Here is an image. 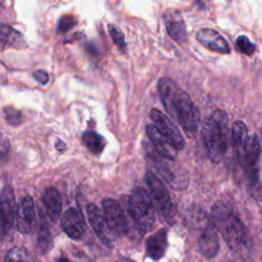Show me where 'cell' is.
I'll return each instance as SVG.
<instances>
[{
  "instance_id": "cell-1",
  "label": "cell",
  "mask_w": 262,
  "mask_h": 262,
  "mask_svg": "<svg viewBox=\"0 0 262 262\" xmlns=\"http://www.w3.org/2000/svg\"><path fill=\"white\" fill-rule=\"evenodd\" d=\"M210 218L231 251L237 254L250 251V233L237 214L226 203L215 202L211 208Z\"/></svg>"
},
{
  "instance_id": "cell-2",
  "label": "cell",
  "mask_w": 262,
  "mask_h": 262,
  "mask_svg": "<svg viewBox=\"0 0 262 262\" xmlns=\"http://www.w3.org/2000/svg\"><path fill=\"white\" fill-rule=\"evenodd\" d=\"M202 137L209 159L219 163L227 149L229 126L227 114L222 110L214 111L204 122Z\"/></svg>"
},
{
  "instance_id": "cell-3",
  "label": "cell",
  "mask_w": 262,
  "mask_h": 262,
  "mask_svg": "<svg viewBox=\"0 0 262 262\" xmlns=\"http://www.w3.org/2000/svg\"><path fill=\"white\" fill-rule=\"evenodd\" d=\"M187 223L200 253L207 259L214 258L218 253L219 243L210 215L202 208L191 207L187 213Z\"/></svg>"
},
{
  "instance_id": "cell-4",
  "label": "cell",
  "mask_w": 262,
  "mask_h": 262,
  "mask_svg": "<svg viewBox=\"0 0 262 262\" xmlns=\"http://www.w3.org/2000/svg\"><path fill=\"white\" fill-rule=\"evenodd\" d=\"M128 210L137 230L147 233L155 223V207L149 193L142 187H135L128 200Z\"/></svg>"
},
{
  "instance_id": "cell-5",
  "label": "cell",
  "mask_w": 262,
  "mask_h": 262,
  "mask_svg": "<svg viewBox=\"0 0 262 262\" xmlns=\"http://www.w3.org/2000/svg\"><path fill=\"white\" fill-rule=\"evenodd\" d=\"M260 142L256 134L248 135L245 144L236 151V158L242 166L249 186L252 189H257L259 186V158H260Z\"/></svg>"
},
{
  "instance_id": "cell-6",
  "label": "cell",
  "mask_w": 262,
  "mask_h": 262,
  "mask_svg": "<svg viewBox=\"0 0 262 262\" xmlns=\"http://www.w3.org/2000/svg\"><path fill=\"white\" fill-rule=\"evenodd\" d=\"M144 180L149 189L151 201L155 203L159 215L166 222H172L176 215V208L170 198L167 187L152 172H146Z\"/></svg>"
},
{
  "instance_id": "cell-7",
  "label": "cell",
  "mask_w": 262,
  "mask_h": 262,
  "mask_svg": "<svg viewBox=\"0 0 262 262\" xmlns=\"http://www.w3.org/2000/svg\"><path fill=\"white\" fill-rule=\"evenodd\" d=\"M188 134L194 133L200 126V112L187 92L178 89L174 101V117Z\"/></svg>"
},
{
  "instance_id": "cell-8",
  "label": "cell",
  "mask_w": 262,
  "mask_h": 262,
  "mask_svg": "<svg viewBox=\"0 0 262 262\" xmlns=\"http://www.w3.org/2000/svg\"><path fill=\"white\" fill-rule=\"evenodd\" d=\"M101 205L102 215L110 233L113 236L125 235L128 231V223L121 205L108 198L103 199Z\"/></svg>"
},
{
  "instance_id": "cell-9",
  "label": "cell",
  "mask_w": 262,
  "mask_h": 262,
  "mask_svg": "<svg viewBox=\"0 0 262 262\" xmlns=\"http://www.w3.org/2000/svg\"><path fill=\"white\" fill-rule=\"evenodd\" d=\"M149 158L159 174L173 189L181 190L186 188L188 185V177L183 170L174 167L169 163L170 160L161 157L159 154L156 155L151 152Z\"/></svg>"
},
{
  "instance_id": "cell-10",
  "label": "cell",
  "mask_w": 262,
  "mask_h": 262,
  "mask_svg": "<svg viewBox=\"0 0 262 262\" xmlns=\"http://www.w3.org/2000/svg\"><path fill=\"white\" fill-rule=\"evenodd\" d=\"M149 117L152 120L156 128L172 143L177 150H181L184 147V139L179 129L165 114L157 108H152L149 113Z\"/></svg>"
},
{
  "instance_id": "cell-11",
  "label": "cell",
  "mask_w": 262,
  "mask_h": 262,
  "mask_svg": "<svg viewBox=\"0 0 262 262\" xmlns=\"http://www.w3.org/2000/svg\"><path fill=\"white\" fill-rule=\"evenodd\" d=\"M15 198L11 186H4L0 193V226L3 235L9 231L15 220Z\"/></svg>"
},
{
  "instance_id": "cell-12",
  "label": "cell",
  "mask_w": 262,
  "mask_h": 262,
  "mask_svg": "<svg viewBox=\"0 0 262 262\" xmlns=\"http://www.w3.org/2000/svg\"><path fill=\"white\" fill-rule=\"evenodd\" d=\"M35 223V203L32 196L26 195L21 199L16 209V228L21 233H29L32 231Z\"/></svg>"
},
{
  "instance_id": "cell-13",
  "label": "cell",
  "mask_w": 262,
  "mask_h": 262,
  "mask_svg": "<svg viewBox=\"0 0 262 262\" xmlns=\"http://www.w3.org/2000/svg\"><path fill=\"white\" fill-rule=\"evenodd\" d=\"M61 228L63 232L72 239H79L85 231L83 216L80 211L74 207L69 208L61 217Z\"/></svg>"
},
{
  "instance_id": "cell-14",
  "label": "cell",
  "mask_w": 262,
  "mask_h": 262,
  "mask_svg": "<svg viewBox=\"0 0 262 262\" xmlns=\"http://www.w3.org/2000/svg\"><path fill=\"white\" fill-rule=\"evenodd\" d=\"M198 41L206 48L212 51L227 54L230 52V47L228 42L223 38V36L214 29L204 28L196 33Z\"/></svg>"
},
{
  "instance_id": "cell-15",
  "label": "cell",
  "mask_w": 262,
  "mask_h": 262,
  "mask_svg": "<svg viewBox=\"0 0 262 262\" xmlns=\"http://www.w3.org/2000/svg\"><path fill=\"white\" fill-rule=\"evenodd\" d=\"M146 134L154 144L157 152L170 161H174L177 158V149L172 143L156 128L155 125H147L145 128Z\"/></svg>"
},
{
  "instance_id": "cell-16",
  "label": "cell",
  "mask_w": 262,
  "mask_h": 262,
  "mask_svg": "<svg viewBox=\"0 0 262 262\" xmlns=\"http://www.w3.org/2000/svg\"><path fill=\"white\" fill-rule=\"evenodd\" d=\"M165 25L167 33L173 40H175L179 44H183L184 42H186L187 37L185 24L178 11L167 10L165 12Z\"/></svg>"
},
{
  "instance_id": "cell-17",
  "label": "cell",
  "mask_w": 262,
  "mask_h": 262,
  "mask_svg": "<svg viewBox=\"0 0 262 262\" xmlns=\"http://www.w3.org/2000/svg\"><path fill=\"white\" fill-rule=\"evenodd\" d=\"M87 215L90 225L92 226L94 232L100 239V242L106 247H111V241L108 237V229L104 222V218L98 207L94 204H89L87 206ZM111 234V233H110Z\"/></svg>"
},
{
  "instance_id": "cell-18",
  "label": "cell",
  "mask_w": 262,
  "mask_h": 262,
  "mask_svg": "<svg viewBox=\"0 0 262 262\" xmlns=\"http://www.w3.org/2000/svg\"><path fill=\"white\" fill-rule=\"evenodd\" d=\"M42 202L49 218L53 222L57 221L60 217L62 208V201L59 191L53 186L47 187L43 192Z\"/></svg>"
},
{
  "instance_id": "cell-19",
  "label": "cell",
  "mask_w": 262,
  "mask_h": 262,
  "mask_svg": "<svg viewBox=\"0 0 262 262\" xmlns=\"http://www.w3.org/2000/svg\"><path fill=\"white\" fill-rule=\"evenodd\" d=\"M178 89L175 82L169 78H162L159 81V92L163 105L172 118L174 117V101Z\"/></svg>"
},
{
  "instance_id": "cell-20",
  "label": "cell",
  "mask_w": 262,
  "mask_h": 262,
  "mask_svg": "<svg viewBox=\"0 0 262 262\" xmlns=\"http://www.w3.org/2000/svg\"><path fill=\"white\" fill-rule=\"evenodd\" d=\"M167 232L166 230H159L146 242V252L152 259H160L165 253L167 247Z\"/></svg>"
},
{
  "instance_id": "cell-21",
  "label": "cell",
  "mask_w": 262,
  "mask_h": 262,
  "mask_svg": "<svg viewBox=\"0 0 262 262\" xmlns=\"http://www.w3.org/2000/svg\"><path fill=\"white\" fill-rule=\"evenodd\" d=\"M52 245V237L49 230V226L47 223L46 218L43 214L40 215V221L37 231V244H36V250L39 254L44 255L46 254Z\"/></svg>"
},
{
  "instance_id": "cell-22",
  "label": "cell",
  "mask_w": 262,
  "mask_h": 262,
  "mask_svg": "<svg viewBox=\"0 0 262 262\" xmlns=\"http://www.w3.org/2000/svg\"><path fill=\"white\" fill-rule=\"evenodd\" d=\"M0 42L4 45H8L14 48H24L26 42L21 35L13 28L0 23Z\"/></svg>"
},
{
  "instance_id": "cell-23",
  "label": "cell",
  "mask_w": 262,
  "mask_h": 262,
  "mask_svg": "<svg viewBox=\"0 0 262 262\" xmlns=\"http://www.w3.org/2000/svg\"><path fill=\"white\" fill-rule=\"evenodd\" d=\"M82 139L87 148L94 155L100 154L105 146V139L95 131H85Z\"/></svg>"
},
{
  "instance_id": "cell-24",
  "label": "cell",
  "mask_w": 262,
  "mask_h": 262,
  "mask_svg": "<svg viewBox=\"0 0 262 262\" xmlns=\"http://www.w3.org/2000/svg\"><path fill=\"white\" fill-rule=\"evenodd\" d=\"M248 137V131L246 125L242 121H235L231 128V144L235 152L242 148Z\"/></svg>"
},
{
  "instance_id": "cell-25",
  "label": "cell",
  "mask_w": 262,
  "mask_h": 262,
  "mask_svg": "<svg viewBox=\"0 0 262 262\" xmlns=\"http://www.w3.org/2000/svg\"><path fill=\"white\" fill-rule=\"evenodd\" d=\"M56 262H94L91 258L76 249L62 251L55 259Z\"/></svg>"
},
{
  "instance_id": "cell-26",
  "label": "cell",
  "mask_w": 262,
  "mask_h": 262,
  "mask_svg": "<svg viewBox=\"0 0 262 262\" xmlns=\"http://www.w3.org/2000/svg\"><path fill=\"white\" fill-rule=\"evenodd\" d=\"M5 262H34V260L25 248L14 247L7 253Z\"/></svg>"
},
{
  "instance_id": "cell-27",
  "label": "cell",
  "mask_w": 262,
  "mask_h": 262,
  "mask_svg": "<svg viewBox=\"0 0 262 262\" xmlns=\"http://www.w3.org/2000/svg\"><path fill=\"white\" fill-rule=\"evenodd\" d=\"M4 116L6 121L12 125V126H16L18 124L21 123V114L20 112H18L17 110H15L12 106H6L4 108Z\"/></svg>"
},
{
  "instance_id": "cell-28",
  "label": "cell",
  "mask_w": 262,
  "mask_h": 262,
  "mask_svg": "<svg viewBox=\"0 0 262 262\" xmlns=\"http://www.w3.org/2000/svg\"><path fill=\"white\" fill-rule=\"evenodd\" d=\"M108 32L114 40V42L121 48H124L126 47V42H125V37H124V34L123 32L120 30V28H118L117 26L111 24L108 25Z\"/></svg>"
},
{
  "instance_id": "cell-29",
  "label": "cell",
  "mask_w": 262,
  "mask_h": 262,
  "mask_svg": "<svg viewBox=\"0 0 262 262\" xmlns=\"http://www.w3.org/2000/svg\"><path fill=\"white\" fill-rule=\"evenodd\" d=\"M236 45L238 49L247 55H251L255 51L254 44L249 40L247 36H238L236 39Z\"/></svg>"
},
{
  "instance_id": "cell-30",
  "label": "cell",
  "mask_w": 262,
  "mask_h": 262,
  "mask_svg": "<svg viewBox=\"0 0 262 262\" xmlns=\"http://www.w3.org/2000/svg\"><path fill=\"white\" fill-rule=\"evenodd\" d=\"M77 21L72 15H63L59 18L57 25V31L59 33H64L71 30L74 26H76Z\"/></svg>"
},
{
  "instance_id": "cell-31",
  "label": "cell",
  "mask_w": 262,
  "mask_h": 262,
  "mask_svg": "<svg viewBox=\"0 0 262 262\" xmlns=\"http://www.w3.org/2000/svg\"><path fill=\"white\" fill-rule=\"evenodd\" d=\"M33 76L37 82H39L41 85H46L49 81L48 74L43 70H37L33 73Z\"/></svg>"
},
{
  "instance_id": "cell-32",
  "label": "cell",
  "mask_w": 262,
  "mask_h": 262,
  "mask_svg": "<svg viewBox=\"0 0 262 262\" xmlns=\"http://www.w3.org/2000/svg\"><path fill=\"white\" fill-rule=\"evenodd\" d=\"M55 148L58 150V151H60V152H62L66 148H67V146H66V144H64V142H62L61 140H57L56 141V143H55Z\"/></svg>"
},
{
  "instance_id": "cell-33",
  "label": "cell",
  "mask_w": 262,
  "mask_h": 262,
  "mask_svg": "<svg viewBox=\"0 0 262 262\" xmlns=\"http://www.w3.org/2000/svg\"><path fill=\"white\" fill-rule=\"evenodd\" d=\"M3 233H2V230H1V226H0V239H2L3 238Z\"/></svg>"
},
{
  "instance_id": "cell-34",
  "label": "cell",
  "mask_w": 262,
  "mask_h": 262,
  "mask_svg": "<svg viewBox=\"0 0 262 262\" xmlns=\"http://www.w3.org/2000/svg\"><path fill=\"white\" fill-rule=\"evenodd\" d=\"M3 3H4V0H0V7H2Z\"/></svg>"
}]
</instances>
